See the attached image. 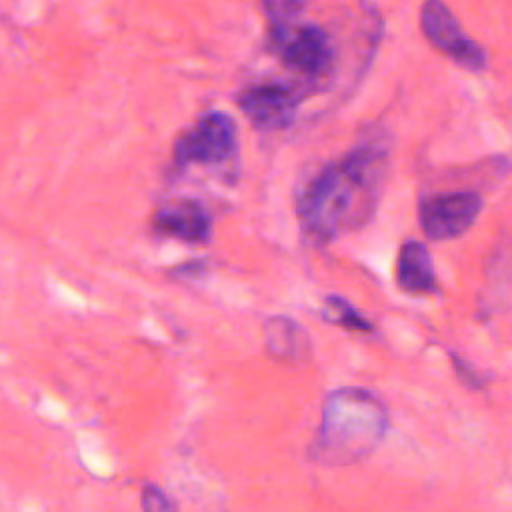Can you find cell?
<instances>
[{"instance_id": "obj_1", "label": "cell", "mask_w": 512, "mask_h": 512, "mask_svg": "<svg viewBox=\"0 0 512 512\" xmlns=\"http://www.w3.org/2000/svg\"><path fill=\"white\" fill-rule=\"evenodd\" d=\"M388 170V148L364 142L326 164L298 194L300 228L314 244H328L362 228L374 214Z\"/></svg>"}, {"instance_id": "obj_13", "label": "cell", "mask_w": 512, "mask_h": 512, "mask_svg": "<svg viewBox=\"0 0 512 512\" xmlns=\"http://www.w3.org/2000/svg\"><path fill=\"white\" fill-rule=\"evenodd\" d=\"M450 358H452V366L456 370V376L458 380L468 388V390H480L484 388V378L480 376V372L464 358L456 356L454 352H450Z\"/></svg>"}, {"instance_id": "obj_3", "label": "cell", "mask_w": 512, "mask_h": 512, "mask_svg": "<svg viewBox=\"0 0 512 512\" xmlns=\"http://www.w3.org/2000/svg\"><path fill=\"white\" fill-rule=\"evenodd\" d=\"M272 50L282 64L310 80L326 76L336 62V44L326 28L300 22L306 0H260Z\"/></svg>"}, {"instance_id": "obj_9", "label": "cell", "mask_w": 512, "mask_h": 512, "mask_svg": "<svg viewBox=\"0 0 512 512\" xmlns=\"http://www.w3.org/2000/svg\"><path fill=\"white\" fill-rule=\"evenodd\" d=\"M264 348L266 354L290 366H300L312 356V342L308 332L294 318L274 314L264 322Z\"/></svg>"}, {"instance_id": "obj_14", "label": "cell", "mask_w": 512, "mask_h": 512, "mask_svg": "<svg viewBox=\"0 0 512 512\" xmlns=\"http://www.w3.org/2000/svg\"><path fill=\"white\" fill-rule=\"evenodd\" d=\"M204 272H206V266H204V262H200V260L186 262V264L174 268V274H176V276H182V278H196V276H202Z\"/></svg>"}, {"instance_id": "obj_5", "label": "cell", "mask_w": 512, "mask_h": 512, "mask_svg": "<svg viewBox=\"0 0 512 512\" xmlns=\"http://www.w3.org/2000/svg\"><path fill=\"white\" fill-rule=\"evenodd\" d=\"M420 28L426 40L446 54L452 62L470 72H484L488 56L460 26L454 12L442 0H424L420 10Z\"/></svg>"}, {"instance_id": "obj_7", "label": "cell", "mask_w": 512, "mask_h": 512, "mask_svg": "<svg viewBox=\"0 0 512 512\" xmlns=\"http://www.w3.org/2000/svg\"><path fill=\"white\" fill-rule=\"evenodd\" d=\"M482 212V196L474 190H456L420 202L418 218L430 240L444 242L470 230Z\"/></svg>"}, {"instance_id": "obj_2", "label": "cell", "mask_w": 512, "mask_h": 512, "mask_svg": "<svg viewBox=\"0 0 512 512\" xmlns=\"http://www.w3.org/2000/svg\"><path fill=\"white\" fill-rule=\"evenodd\" d=\"M388 430V408L372 390L348 386L324 398L308 456L322 466H350L370 456Z\"/></svg>"}, {"instance_id": "obj_6", "label": "cell", "mask_w": 512, "mask_h": 512, "mask_svg": "<svg viewBox=\"0 0 512 512\" xmlns=\"http://www.w3.org/2000/svg\"><path fill=\"white\" fill-rule=\"evenodd\" d=\"M304 92L286 82H258L244 88L236 102L246 120L258 130H282L292 126Z\"/></svg>"}, {"instance_id": "obj_11", "label": "cell", "mask_w": 512, "mask_h": 512, "mask_svg": "<svg viewBox=\"0 0 512 512\" xmlns=\"http://www.w3.org/2000/svg\"><path fill=\"white\" fill-rule=\"evenodd\" d=\"M322 318L328 324H336L340 328L354 330V332H370L372 330L370 320H366L346 298L336 296V294H328L324 298Z\"/></svg>"}, {"instance_id": "obj_10", "label": "cell", "mask_w": 512, "mask_h": 512, "mask_svg": "<svg viewBox=\"0 0 512 512\" xmlns=\"http://www.w3.org/2000/svg\"><path fill=\"white\" fill-rule=\"evenodd\" d=\"M398 286L408 294H434L438 280L428 248L418 240H406L396 260Z\"/></svg>"}, {"instance_id": "obj_4", "label": "cell", "mask_w": 512, "mask_h": 512, "mask_svg": "<svg viewBox=\"0 0 512 512\" xmlns=\"http://www.w3.org/2000/svg\"><path fill=\"white\" fill-rule=\"evenodd\" d=\"M238 152V126L226 112H206L192 128L182 132L172 146V160L178 168L220 166Z\"/></svg>"}, {"instance_id": "obj_8", "label": "cell", "mask_w": 512, "mask_h": 512, "mask_svg": "<svg viewBox=\"0 0 512 512\" xmlns=\"http://www.w3.org/2000/svg\"><path fill=\"white\" fill-rule=\"evenodd\" d=\"M154 230L162 236H170L190 244H206L212 236V216L192 198H180L162 204L154 218Z\"/></svg>"}, {"instance_id": "obj_12", "label": "cell", "mask_w": 512, "mask_h": 512, "mask_svg": "<svg viewBox=\"0 0 512 512\" xmlns=\"http://www.w3.org/2000/svg\"><path fill=\"white\" fill-rule=\"evenodd\" d=\"M140 502H142V512H176V506L172 504V500L154 484H148L142 488Z\"/></svg>"}]
</instances>
